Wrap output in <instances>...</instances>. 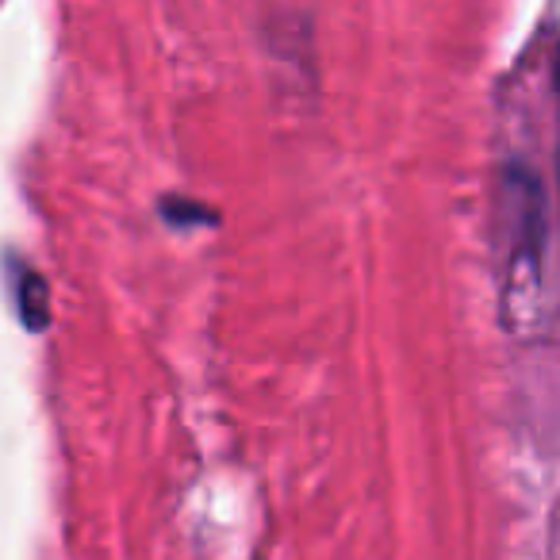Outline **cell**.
Listing matches in <instances>:
<instances>
[{
    "instance_id": "1",
    "label": "cell",
    "mask_w": 560,
    "mask_h": 560,
    "mask_svg": "<svg viewBox=\"0 0 560 560\" xmlns=\"http://www.w3.org/2000/svg\"><path fill=\"white\" fill-rule=\"evenodd\" d=\"M549 188L526 158H506L495 196L499 312L518 338L545 335L549 323Z\"/></svg>"
}]
</instances>
